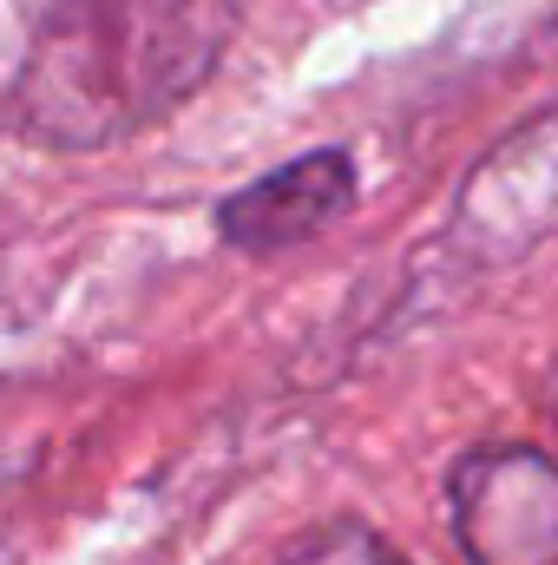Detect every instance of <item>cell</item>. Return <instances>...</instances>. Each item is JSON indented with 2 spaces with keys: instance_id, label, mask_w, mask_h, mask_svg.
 <instances>
[{
  "instance_id": "cell-3",
  "label": "cell",
  "mask_w": 558,
  "mask_h": 565,
  "mask_svg": "<svg viewBox=\"0 0 558 565\" xmlns=\"http://www.w3.org/2000/svg\"><path fill=\"white\" fill-rule=\"evenodd\" d=\"M447 520L466 565H558V460L519 440L460 454Z\"/></svg>"
},
{
  "instance_id": "cell-2",
  "label": "cell",
  "mask_w": 558,
  "mask_h": 565,
  "mask_svg": "<svg viewBox=\"0 0 558 565\" xmlns=\"http://www.w3.org/2000/svg\"><path fill=\"white\" fill-rule=\"evenodd\" d=\"M552 237H558V106L526 119L519 132H506L466 171V184L453 198V217H447V250L466 257L473 270H493V264L533 257Z\"/></svg>"
},
{
  "instance_id": "cell-5",
  "label": "cell",
  "mask_w": 558,
  "mask_h": 565,
  "mask_svg": "<svg viewBox=\"0 0 558 565\" xmlns=\"http://www.w3.org/2000/svg\"><path fill=\"white\" fill-rule=\"evenodd\" d=\"M282 565H408L375 526H362V520H329V526H315L309 540H296V553Z\"/></svg>"
},
{
  "instance_id": "cell-4",
  "label": "cell",
  "mask_w": 558,
  "mask_h": 565,
  "mask_svg": "<svg viewBox=\"0 0 558 565\" xmlns=\"http://www.w3.org/2000/svg\"><path fill=\"white\" fill-rule=\"evenodd\" d=\"M355 204V164L348 151H302L277 171H264L257 184H244L237 198L217 204V231L237 250H289L309 244L322 224H335Z\"/></svg>"
},
{
  "instance_id": "cell-1",
  "label": "cell",
  "mask_w": 558,
  "mask_h": 565,
  "mask_svg": "<svg viewBox=\"0 0 558 565\" xmlns=\"http://www.w3.org/2000/svg\"><path fill=\"white\" fill-rule=\"evenodd\" d=\"M244 0H53L0 126L40 151H106L171 119L230 53Z\"/></svg>"
}]
</instances>
